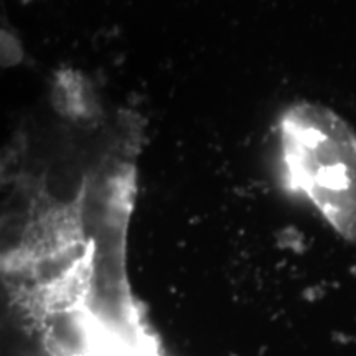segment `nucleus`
Here are the masks:
<instances>
[{
  "mask_svg": "<svg viewBox=\"0 0 356 356\" xmlns=\"http://www.w3.org/2000/svg\"><path fill=\"white\" fill-rule=\"evenodd\" d=\"M279 173L348 238H356V132L332 109L296 102L279 119Z\"/></svg>",
  "mask_w": 356,
  "mask_h": 356,
  "instance_id": "f257e3e1",
  "label": "nucleus"
}]
</instances>
